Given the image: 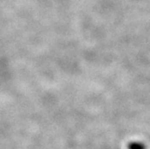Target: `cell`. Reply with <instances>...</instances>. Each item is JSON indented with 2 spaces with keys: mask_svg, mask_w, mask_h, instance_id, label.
Returning a JSON list of instances; mask_svg holds the SVG:
<instances>
[{
  "mask_svg": "<svg viewBox=\"0 0 150 149\" xmlns=\"http://www.w3.org/2000/svg\"><path fill=\"white\" fill-rule=\"evenodd\" d=\"M128 149H146V145L141 142H130L128 145Z\"/></svg>",
  "mask_w": 150,
  "mask_h": 149,
  "instance_id": "1",
  "label": "cell"
}]
</instances>
